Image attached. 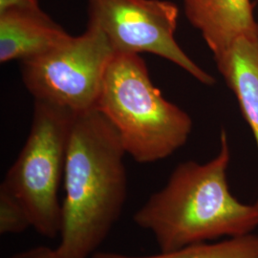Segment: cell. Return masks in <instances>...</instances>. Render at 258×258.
Instances as JSON below:
<instances>
[{"mask_svg": "<svg viewBox=\"0 0 258 258\" xmlns=\"http://www.w3.org/2000/svg\"><path fill=\"white\" fill-rule=\"evenodd\" d=\"M214 60L238 102L258 150V37L240 38ZM255 205L258 207V198Z\"/></svg>", "mask_w": 258, "mask_h": 258, "instance_id": "cell-9", "label": "cell"}, {"mask_svg": "<svg viewBox=\"0 0 258 258\" xmlns=\"http://www.w3.org/2000/svg\"><path fill=\"white\" fill-rule=\"evenodd\" d=\"M39 7L38 0H0V13L17 8Z\"/></svg>", "mask_w": 258, "mask_h": 258, "instance_id": "cell-13", "label": "cell"}, {"mask_svg": "<svg viewBox=\"0 0 258 258\" xmlns=\"http://www.w3.org/2000/svg\"><path fill=\"white\" fill-rule=\"evenodd\" d=\"M75 115L35 101L27 140L0 184L22 204L32 228L50 239L59 236L62 230L58 189Z\"/></svg>", "mask_w": 258, "mask_h": 258, "instance_id": "cell-4", "label": "cell"}, {"mask_svg": "<svg viewBox=\"0 0 258 258\" xmlns=\"http://www.w3.org/2000/svg\"><path fill=\"white\" fill-rule=\"evenodd\" d=\"M126 154L115 127L97 108L75 115L64 166L63 222L56 249L92 256L119 221L127 199Z\"/></svg>", "mask_w": 258, "mask_h": 258, "instance_id": "cell-1", "label": "cell"}, {"mask_svg": "<svg viewBox=\"0 0 258 258\" xmlns=\"http://www.w3.org/2000/svg\"><path fill=\"white\" fill-rule=\"evenodd\" d=\"M71 35L40 7L0 13V62H22L45 54Z\"/></svg>", "mask_w": 258, "mask_h": 258, "instance_id": "cell-8", "label": "cell"}, {"mask_svg": "<svg viewBox=\"0 0 258 258\" xmlns=\"http://www.w3.org/2000/svg\"><path fill=\"white\" fill-rule=\"evenodd\" d=\"M88 23L99 28L115 53L152 54L182 68L196 81L216 79L184 53L175 38L179 9L167 0H87Z\"/></svg>", "mask_w": 258, "mask_h": 258, "instance_id": "cell-6", "label": "cell"}, {"mask_svg": "<svg viewBox=\"0 0 258 258\" xmlns=\"http://www.w3.org/2000/svg\"><path fill=\"white\" fill-rule=\"evenodd\" d=\"M6 258H65L55 249L46 246H39L17 252Z\"/></svg>", "mask_w": 258, "mask_h": 258, "instance_id": "cell-12", "label": "cell"}, {"mask_svg": "<svg viewBox=\"0 0 258 258\" xmlns=\"http://www.w3.org/2000/svg\"><path fill=\"white\" fill-rule=\"evenodd\" d=\"M184 15L198 30L213 58L243 37H258L250 0H183Z\"/></svg>", "mask_w": 258, "mask_h": 258, "instance_id": "cell-7", "label": "cell"}, {"mask_svg": "<svg viewBox=\"0 0 258 258\" xmlns=\"http://www.w3.org/2000/svg\"><path fill=\"white\" fill-rule=\"evenodd\" d=\"M230 162L229 140L223 129L216 156L205 164H179L165 186L135 212L133 221L152 234L161 252L244 236L257 228V206L241 203L231 194Z\"/></svg>", "mask_w": 258, "mask_h": 258, "instance_id": "cell-2", "label": "cell"}, {"mask_svg": "<svg viewBox=\"0 0 258 258\" xmlns=\"http://www.w3.org/2000/svg\"><path fill=\"white\" fill-rule=\"evenodd\" d=\"M115 51L102 31L87 24L45 54L20 62L25 88L35 101L79 114L97 107Z\"/></svg>", "mask_w": 258, "mask_h": 258, "instance_id": "cell-5", "label": "cell"}, {"mask_svg": "<svg viewBox=\"0 0 258 258\" xmlns=\"http://www.w3.org/2000/svg\"><path fill=\"white\" fill-rule=\"evenodd\" d=\"M29 228L32 224L22 204L0 186V234H20Z\"/></svg>", "mask_w": 258, "mask_h": 258, "instance_id": "cell-11", "label": "cell"}, {"mask_svg": "<svg viewBox=\"0 0 258 258\" xmlns=\"http://www.w3.org/2000/svg\"><path fill=\"white\" fill-rule=\"evenodd\" d=\"M97 109L117 130L126 154L140 164L165 160L184 147L190 116L167 101L136 54L116 53L106 70Z\"/></svg>", "mask_w": 258, "mask_h": 258, "instance_id": "cell-3", "label": "cell"}, {"mask_svg": "<svg viewBox=\"0 0 258 258\" xmlns=\"http://www.w3.org/2000/svg\"><path fill=\"white\" fill-rule=\"evenodd\" d=\"M92 258H258V235L249 233L215 243H201L154 255L133 256L118 252L97 251Z\"/></svg>", "mask_w": 258, "mask_h": 258, "instance_id": "cell-10", "label": "cell"}]
</instances>
